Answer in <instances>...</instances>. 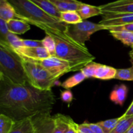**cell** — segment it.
Returning <instances> with one entry per match:
<instances>
[{"instance_id":"cell-1","label":"cell","mask_w":133,"mask_h":133,"mask_svg":"<svg viewBox=\"0 0 133 133\" xmlns=\"http://www.w3.org/2000/svg\"><path fill=\"white\" fill-rule=\"evenodd\" d=\"M55 103L52 90H42L31 86L15 84L0 74V114L14 122L41 114H51Z\"/></svg>"},{"instance_id":"cell-2","label":"cell","mask_w":133,"mask_h":133,"mask_svg":"<svg viewBox=\"0 0 133 133\" xmlns=\"http://www.w3.org/2000/svg\"><path fill=\"white\" fill-rule=\"evenodd\" d=\"M22 20L46 31L66 34L68 24L49 15L30 0H9Z\"/></svg>"},{"instance_id":"cell-3","label":"cell","mask_w":133,"mask_h":133,"mask_svg":"<svg viewBox=\"0 0 133 133\" xmlns=\"http://www.w3.org/2000/svg\"><path fill=\"white\" fill-rule=\"evenodd\" d=\"M45 33L55 39L56 43L55 57L69 62L71 71H81L95 60V57L90 53L87 48L79 46L59 36V35L67 36L66 34H59L52 31H46Z\"/></svg>"},{"instance_id":"cell-4","label":"cell","mask_w":133,"mask_h":133,"mask_svg":"<svg viewBox=\"0 0 133 133\" xmlns=\"http://www.w3.org/2000/svg\"><path fill=\"white\" fill-rule=\"evenodd\" d=\"M0 74L15 84L28 82L21 56L3 42H0Z\"/></svg>"},{"instance_id":"cell-5","label":"cell","mask_w":133,"mask_h":133,"mask_svg":"<svg viewBox=\"0 0 133 133\" xmlns=\"http://www.w3.org/2000/svg\"><path fill=\"white\" fill-rule=\"evenodd\" d=\"M28 83L42 90H51L57 80L43 66L30 58L21 56Z\"/></svg>"},{"instance_id":"cell-6","label":"cell","mask_w":133,"mask_h":133,"mask_svg":"<svg viewBox=\"0 0 133 133\" xmlns=\"http://www.w3.org/2000/svg\"><path fill=\"white\" fill-rule=\"evenodd\" d=\"M101 30L107 31V27L99 23L83 20L76 24H68L66 35L77 45L82 48H87L85 45L86 42L90 40L91 35Z\"/></svg>"},{"instance_id":"cell-7","label":"cell","mask_w":133,"mask_h":133,"mask_svg":"<svg viewBox=\"0 0 133 133\" xmlns=\"http://www.w3.org/2000/svg\"><path fill=\"white\" fill-rule=\"evenodd\" d=\"M32 61L46 69L56 80L65 74L71 71V67L69 62L56 57H49L45 59Z\"/></svg>"},{"instance_id":"cell-8","label":"cell","mask_w":133,"mask_h":133,"mask_svg":"<svg viewBox=\"0 0 133 133\" xmlns=\"http://www.w3.org/2000/svg\"><path fill=\"white\" fill-rule=\"evenodd\" d=\"M99 6L102 16L109 14H133V0H116Z\"/></svg>"},{"instance_id":"cell-9","label":"cell","mask_w":133,"mask_h":133,"mask_svg":"<svg viewBox=\"0 0 133 133\" xmlns=\"http://www.w3.org/2000/svg\"><path fill=\"white\" fill-rule=\"evenodd\" d=\"M35 133H53L55 126L54 116L41 114L31 118Z\"/></svg>"},{"instance_id":"cell-10","label":"cell","mask_w":133,"mask_h":133,"mask_svg":"<svg viewBox=\"0 0 133 133\" xmlns=\"http://www.w3.org/2000/svg\"><path fill=\"white\" fill-rule=\"evenodd\" d=\"M133 23V14H109L103 15L99 23L104 26L115 27Z\"/></svg>"},{"instance_id":"cell-11","label":"cell","mask_w":133,"mask_h":133,"mask_svg":"<svg viewBox=\"0 0 133 133\" xmlns=\"http://www.w3.org/2000/svg\"><path fill=\"white\" fill-rule=\"evenodd\" d=\"M15 51L20 56L32 60H42L51 57L49 52L44 47H37V48L23 47Z\"/></svg>"},{"instance_id":"cell-12","label":"cell","mask_w":133,"mask_h":133,"mask_svg":"<svg viewBox=\"0 0 133 133\" xmlns=\"http://www.w3.org/2000/svg\"><path fill=\"white\" fill-rule=\"evenodd\" d=\"M0 18L6 22L11 19H20L15 9L9 0H0Z\"/></svg>"},{"instance_id":"cell-13","label":"cell","mask_w":133,"mask_h":133,"mask_svg":"<svg viewBox=\"0 0 133 133\" xmlns=\"http://www.w3.org/2000/svg\"><path fill=\"white\" fill-rule=\"evenodd\" d=\"M61 12L66 11H78L83 3L78 0H49Z\"/></svg>"},{"instance_id":"cell-14","label":"cell","mask_w":133,"mask_h":133,"mask_svg":"<svg viewBox=\"0 0 133 133\" xmlns=\"http://www.w3.org/2000/svg\"><path fill=\"white\" fill-rule=\"evenodd\" d=\"M128 88L125 84L115 86L110 94V99L116 105L122 106L127 99Z\"/></svg>"},{"instance_id":"cell-15","label":"cell","mask_w":133,"mask_h":133,"mask_svg":"<svg viewBox=\"0 0 133 133\" xmlns=\"http://www.w3.org/2000/svg\"><path fill=\"white\" fill-rule=\"evenodd\" d=\"M117 69L107 65L97 64L95 72L94 78L101 80H109L115 79Z\"/></svg>"},{"instance_id":"cell-16","label":"cell","mask_w":133,"mask_h":133,"mask_svg":"<svg viewBox=\"0 0 133 133\" xmlns=\"http://www.w3.org/2000/svg\"><path fill=\"white\" fill-rule=\"evenodd\" d=\"M7 24L9 31L15 35H22L31 29L29 23L22 19H11Z\"/></svg>"},{"instance_id":"cell-17","label":"cell","mask_w":133,"mask_h":133,"mask_svg":"<svg viewBox=\"0 0 133 133\" xmlns=\"http://www.w3.org/2000/svg\"><path fill=\"white\" fill-rule=\"evenodd\" d=\"M43 10L54 18L61 19V12L51 3L49 0H30Z\"/></svg>"},{"instance_id":"cell-18","label":"cell","mask_w":133,"mask_h":133,"mask_svg":"<svg viewBox=\"0 0 133 133\" xmlns=\"http://www.w3.org/2000/svg\"><path fill=\"white\" fill-rule=\"evenodd\" d=\"M10 133H35L31 118L15 122Z\"/></svg>"},{"instance_id":"cell-19","label":"cell","mask_w":133,"mask_h":133,"mask_svg":"<svg viewBox=\"0 0 133 133\" xmlns=\"http://www.w3.org/2000/svg\"><path fill=\"white\" fill-rule=\"evenodd\" d=\"M77 12L83 20H85L88 18L96 16L102 15V12H101L99 6H93V5H88L84 3H83Z\"/></svg>"},{"instance_id":"cell-20","label":"cell","mask_w":133,"mask_h":133,"mask_svg":"<svg viewBox=\"0 0 133 133\" xmlns=\"http://www.w3.org/2000/svg\"><path fill=\"white\" fill-rule=\"evenodd\" d=\"M55 126L53 133H66L70 126L71 118L67 116L57 114L54 116Z\"/></svg>"},{"instance_id":"cell-21","label":"cell","mask_w":133,"mask_h":133,"mask_svg":"<svg viewBox=\"0 0 133 133\" xmlns=\"http://www.w3.org/2000/svg\"><path fill=\"white\" fill-rule=\"evenodd\" d=\"M133 124V116L119 117V120L116 127L110 133H126Z\"/></svg>"},{"instance_id":"cell-22","label":"cell","mask_w":133,"mask_h":133,"mask_svg":"<svg viewBox=\"0 0 133 133\" xmlns=\"http://www.w3.org/2000/svg\"><path fill=\"white\" fill-rule=\"evenodd\" d=\"M112 36L127 46H133V32L129 31H109Z\"/></svg>"},{"instance_id":"cell-23","label":"cell","mask_w":133,"mask_h":133,"mask_svg":"<svg viewBox=\"0 0 133 133\" xmlns=\"http://www.w3.org/2000/svg\"><path fill=\"white\" fill-rule=\"evenodd\" d=\"M61 20L67 24H76L83 22V19L77 11L62 12L61 14Z\"/></svg>"},{"instance_id":"cell-24","label":"cell","mask_w":133,"mask_h":133,"mask_svg":"<svg viewBox=\"0 0 133 133\" xmlns=\"http://www.w3.org/2000/svg\"><path fill=\"white\" fill-rule=\"evenodd\" d=\"M85 79H87L85 75H84V74L82 71H80V72L75 74L73 76H71V77L66 79L65 81L62 83L61 86H62V88H65L66 90H69L81 83L83 81H84Z\"/></svg>"},{"instance_id":"cell-25","label":"cell","mask_w":133,"mask_h":133,"mask_svg":"<svg viewBox=\"0 0 133 133\" xmlns=\"http://www.w3.org/2000/svg\"><path fill=\"white\" fill-rule=\"evenodd\" d=\"M14 123L15 122L10 117L0 114V133H10Z\"/></svg>"},{"instance_id":"cell-26","label":"cell","mask_w":133,"mask_h":133,"mask_svg":"<svg viewBox=\"0 0 133 133\" xmlns=\"http://www.w3.org/2000/svg\"><path fill=\"white\" fill-rule=\"evenodd\" d=\"M23 40V39L20 38L18 36H16V35L10 32H9L6 36V42H7L8 44L15 51L24 47Z\"/></svg>"},{"instance_id":"cell-27","label":"cell","mask_w":133,"mask_h":133,"mask_svg":"<svg viewBox=\"0 0 133 133\" xmlns=\"http://www.w3.org/2000/svg\"><path fill=\"white\" fill-rule=\"evenodd\" d=\"M42 42L43 47L49 52L51 57H55L56 43L55 39L50 35H46L45 38L42 40Z\"/></svg>"},{"instance_id":"cell-28","label":"cell","mask_w":133,"mask_h":133,"mask_svg":"<svg viewBox=\"0 0 133 133\" xmlns=\"http://www.w3.org/2000/svg\"><path fill=\"white\" fill-rule=\"evenodd\" d=\"M115 79L122 81H133V65L132 67L125 69H117Z\"/></svg>"},{"instance_id":"cell-29","label":"cell","mask_w":133,"mask_h":133,"mask_svg":"<svg viewBox=\"0 0 133 133\" xmlns=\"http://www.w3.org/2000/svg\"><path fill=\"white\" fill-rule=\"evenodd\" d=\"M119 120V118L107 119L97 123V124L102 128L104 133H110L115 129Z\"/></svg>"},{"instance_id":"cell-30","label":"cell","mask_w":133,"mask_h":133,"mask_svg":"<svg viewBox=\"0 0 133 133\" xmlns=\"http://www.w3.org/2000/svg\"><path fill=\"white\" fill-rule=\"evenodd\" d=\"M97 64L98 63L92 62L81 70V71H82L84 74V75H85L87 79H88V78H94L95 72H96Z\"/></svg>"},{"instance_id":"cell-31","label":"cell","mask_w":133,"mask_h":133,"mask_svg":"<svg viewBox=\"0 0 133 133\" xmlns=\"http://www.w3.org/2000/svg\"><path fill=\"white\" fill-rule=\"evenodd\" d=\"M9 32L10 31H9V27H8L7 22L0 18V42L7 43L6 36Z\"/></svg>"},{"instance_id":"cell-32","label":"cell","mask_w":133,"mask_h":133,"mask_svg":"<svg viewBox=\"0 0 133 133\" xmlns=\"http://www.w3.org/2000/svg\"><path fill=\"white\" fill-rule=\"evenodd\" d=\"M107 31H129L133 32V23L124 25L115 26V27H107Z\"/></svg>"},{"instance_id":"cell-33","label":"cell","mask_w":133,"mask_h":133,"mask_svg":"<svg viewBox=\"0 0 133 133\" xmlns=\"http://www.w3.org/2000/svg\"><path fill=\"white\" fill-rule=\"evenodd\" d=\"M23 46L27 48H37V47H43L42 40H23Z\"/></svg>"},{"instance_id":"cell-34","label":"cell","mask_w":133,"mask_h":133,"mask_svg":"<svg viewBox=\"0 0 133 133\" xmlns=\"http://www.w3.org/2000/svg\"><path fill=\"white\" fill-rule=\"evenodd\" d=\"M61 99L64 103H71L74 99V96L71 91L70 90H66L63 92H61Z\"/></svg>"},{"instance_id":"cell-35","label":"cell","mask_w":133,"mask_h":133,"mask_svg":"<svg viewBox=\"0 0 133 133\" xmlns=\"http://www.w3.org/2000/svg\"><path fill=\"white\" fill-rule=\"evenodd\" d=\"M77 133H94L91 129L88 127L87 122L77 125Z\"/></svg>"},{"instance_id":"cell-36","label":"cell","mask_w":133,"mask_h":133,"mask_svg":"<svg viewBox=\"0 0 133 133\" xmlns=\"http://www.w3.org/2000/svg\"><path fill=\"white\" fill-rule=\"evenodd\" d=\"M87 125H88V127L91 129V130L93 131L94 133H104L102 128H101V127L97 124V123H87Z\"/></svg>"},{"instance_id":"cell-37","label":"cell","mask_w":133,"mask_h":133,"mask_svg":"<svg viewBox=\"0 0 133 133\" xmlns=\"http://www.w3.org/2000/svg\"><path fill=\"white\" fill-rule=\"evenodd\" d=\"M77 125L74 122L73 119H71L68 129L66 133H77Z\"/></svg>"},{"instance_id":"cell-38","label":"cell","mask_w":133,"mask_h":133,"mask_svg":"<svg viewBox=\"0 0 133 133\" xmlns=\"http://www.w3.org/2000/svg\"><path fill=\"white\" fill-rule=\"evenodd\" d=\"M124 116H133V101L131 103V105L129 107L127 110H126L125 112L123 114Z\"/></svg>"},{"instance_id":"cell-39","label":"cell","mask_w":133,"mask_h":133,"mask_svg":"<svg viewBox=\"0 0 133 133\" xmlns=\"http://www.w3.org/2000/svg\"><path fill=\"white\" fill-rule=\"evenodd\" d=\"M129 55H130V57H131V62H132V64L133 65V48H132V50H131V51L130 52Z\"/></svg>"},{"instance_id":"cell-40","label":"cell","mask_w":133,"mask_h":133,"mask_svg":"<svg viewBox=\"0 0 133 133\" xmlns=\"http://www.w3.org/2000/svg\"><path fill=\"white\" fill-rule=\"evenodd\" d=\"M126 133H133V124L131 125V127H130L129 129L127 131V132Z\"/></svg>"},{"instance_id":"cell-41","label":"cell","mask_w":133,"mask_h":133,"mask_svg":"<svg viewBox=\"0 0 133 133\" xmlns=\"http://www.w3.org/2000/svg\"><path fill=\"white\" fill-rule=\"evenodd\" d=\"M132 48H133V46H132Z\"/></svg>"}]
</instances>
